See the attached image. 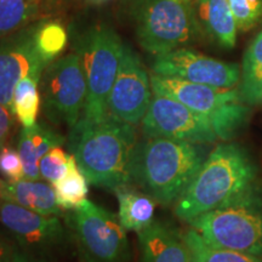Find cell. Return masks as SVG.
Masks as SVG:
<instances>
[{
    "mask_svg": "<svg viewBox=\"0 0 262 262\" xmlns=\"http://www.w3.org/2000/svg\"><path fill=\"white\" fill-rule=\"evenodd\" d=\"M203 146L165 137L137 140L130 160L129 183L160 205L175 204L206 159Z\"/></svg>",
    "mask_w": 262,
    "mask_h": 262,
    "instance_id": "6da1fadb",
    "label": "cell"
},
{
    "mask_svg": "<svg viewBox=\"0 0 262 262\" xmlns=\"http://www.w3.org/2000/svg\"><path fill=\"white\" fill-rule=\"evenodd\" d=\"M137 142L135 125L108 116L97 123L81 118L70 130L68 148L91 185L114 191L129 183Z\"/></svg>",
    "mask_w": 262,
    "mask_h": 262,
    "instance_id": "7a4b0ae2",
    "label": "cell"
},
{
    "mask_svg": "<svg viewBox=\"0 0 262 262\" xmlns=\"http://www.w3.org/2000/svg\"><path fill=\"white\" fill-rule=\"evenodd\" d=\"M257 183V166L237 143L216 146L175 203V215L189 222L238 198Z\"/></svg>",
    "mask_w": 262,
    "mask_h": 262,
    "instance_id": "3957f363",
    "label": "cell"
},
{
    "mask_svg": "<svg viewBox=\"0 0 262 262\" xmlns=\"http://www.w3.org/2000/svg\"><path fill=\"white\" fill-rule=\"evenodd\" d=\"M188 224L214 247L262 256L261 185Z\"/></svg>",
    "mask_w": 262,
    "mask_h": 262,
    "instance_id": "277c9868",
    "label": "cell"
},
{
    "mask_svg": "<svg viewBox=\"0 0 262 262\" xmlns=\"http://www.w3.org/2000/svg\"><path fill=\"white\" fill-rule=\"evenodd\" d=\"M129 11L140 47L155 56L202 38L201 24L191 3L129 0Z\"/></svg>",
    "mask_w": 262,
    "mask_h": 262,
    "instance_id": "5b68a950",
    "label": "cell"
},
{
    "mask_svg": "<svg viewBox=\"0 0 262 262\" xmlns=\"http://www.w3.org/2000/svg\"><path fill=\"white\" fill-rule=\"evenodd\" d=\"M124 42L113 28L96 25L86 29L74 44L86 80L83 119L97 123L108 116V98L116 81Z\"/></svg>",
    "mask_w": 262,
    "mask_h": 262,
    "instance_id": "8992f818",
    "label": "cell"
},
{
    "mask_svg": "<svg viewBox=\"0 0 262 262\" xmlns=\"http://www.w3.org/2000/svg\"><path fill=\"white\" fill-rule=\"evenodd\" d=\"M150 85L153 94L171 97L208 118L220 140H231L249 119L250 108L234 88L225 89L153 73Z\"/></svg>",
    "mask_w": 262,
    "mask_h": 262,
    "instance_id": "52a82bcc",
    "label": "cell"
},
{
    "mask_svg": "<svg viewBox=\"0 0 262 262\" xmlns=\"http://www.w3.org/2000/svg\"><path fill=\"white\" fill-rule=\"evenodd\" d=\"M66 220L83 262H131L129 239L118 215L86 199Z\"/></svg>",
    "mask_w": 262,
    "mask_h": 262,
    "instance_id": "ba28073f",
    "label": "cell"
},
{
    "mask_svg": "<svg viewBox=\"0 0 262 262\" xmlns=\"http://www.w3.org/2000/svg\"><path fill=\"white\" fill-rule=\"evenodd\" d=\"M0 225L29 262H58L74 245L73 235L56 215H40L0 199Z\"/></svg>",
    "mask_w": 262,
    "mask_h": 262,
    "instance_id": "9c48e42d",
    "label": "cell"
},
{
    "mask_svg": "<svg viewBox=\"0 0 262 262\" xmlns=\"http://www.w3.org/2000/svg\"><path fill=\"white\" fill-rule=\"evenodd\" d=\"M44 117L52 125L73 129L86 102V80L75 51L52 61L39 84Z\"/></svg>",
    "mask_w": 262,
    "mask_h": 262,
    "instance_id": "30bf717a",
    "label": "cell"
},
{
    "mask_svg": "<svg viewBox=\"0 0 262 262\" xmlns=\"http://www.w3.org/2000/svg\"><path fill=\"white\" fill-rule=\"evenodd\" d=\"M141 124L143 135L148 137H165L198 145H210L219 140L208 118L163 95H153Z\"/></svg>",
    "mask_w": 262,
    "mask_h": 262,
    "instance_id": "8fae6325",
    "label": "cell"
},
{
    "mask_svg": "<svg viewBox=\"0 0 262 262\" xmlns=\"http://www.w3.org/2000/svg\"><path fill=\"white\" fill-rule=\"evenodd\" d=\"M40 21L0 38V104L11 111L12 95L26 75L41 78L49 62L37 47ZM12 113V112H11Z\"/></svg>",
    "mask_w": 262,
    "mask_h": 262,
    "instance_id": "7c38bea8",
    "label": "cell"
},
{
    "mask_svg": "<svg viewBox=\"0 0 262 262\" xmlns=\"http://www.w3.org/2000/svg\"><path fill=\"white\" fill-rule=\"evenodd\" d=\"M152 97L150 77L145 66L139 55L124 44L122 61L108 98V114L136 126L142 122Z\"/></svg>",
    "mask_w": 262,
    "mask_h": 262,
    "instance_id": "4fadbf2b",
    "label": "cell"
},
{
    "mask_svg": "<svg viewBox=\"0 0 262 262\" xmlns=\"http://www.w3.org/2000/svg\"><path fill=\"white\" fill-rule=\"evenodd\" d=\"M150 68L153 74L225 89H233L241 80L237 63L216 60L186 48L156 55Z\"/></svg>",
    "mask_w": 262,
    "mask_h": 262,
    "instance_id": "5bb4252c",
    "label": "cell"
},
{
    "mask_svg": "<svg viewBox=\"0 0 262 262\" xmlns=\"http://www.w3.org/2000/svg\"><path fill=\"white\" fill-rule=\"evenodd\" d=\"M137 238L142 262H193L185 235L165 222L153 221Z\"/></svg>",
    "mask_w": 262,
    "mask_h": 262,
    "instance_id": "9a60e30c",
    "label": "cell"
},
{
    "mask_svg": "<svg viewBox=\"0 0 262 262\" xmlns=\"http://www.w3.org/2000/svg\"><path fill=\"white\" fill-rule=\"evenodd\" d=\"M0 199L14 203L40 215L61 214L54 186L44 180H4Z\"/></svg>",
    "mask_w": 262,
    "mask_h": 262,
    "instance_id": "2e32d148",
    "label": "cell"
},
{
    "mask_svg": "<svg viewBox=\"0 0 262 262\" xmlns=\"http://www.w3.org/2000/svg\"><path fill=\"white\" fill-rule=\"evenodd\" d=\"M66 137L48 124L37 123L32 127H22L17 140V148L24 163L25 179L41 180L39 163L54 147H61Z\"/></svg>",
    "mask_w": 262,
    "mask_h": 262,
    "instance_id": "e0dca14e",
    "label": "cell"
},
{
    "mask_svg": "<svg viewBox=\"0 0 262 262\" xmlns=\"http://www.w3.org/2000/svg\"><path fill=\"white\" fill-rule=\"evenodd\" d=\"M66 0H0V38L34 22L52 18Z\"/></svg>",
    "mask_w": 262,
    "mask_h": 262,
    "instance_id": "ac0fdd59",
    "label": "cell"
},
{
    "mask_svg": "<svg viewBox=\"0 0 262 262\" xmlns=\"http://www.w3.org/2000/svg\"><path fill=\"white\" fill-rule=\"evenodd\" d=\"M118 199V217L126 232H139L155 221L157 202L142 189L126 183L113 191Z\"/></svg>",
    "mask_w": 262,
    "mask_h": 262,
    "instance_id": "d6986e66",
    "label": "cell"
},
{
    "mask_svg": "<svg viewBox=\"0 0 262 262\" xmlns=\"http://www.w3.org/2000/svg\"><path fill=\"white\" fill-rule=\"evenodd\" d=\"M196 18L202 29L221 48L233 49L237 24L227 0H195Z\"/></svg>",
    "mask_w": 262,
    "mask_h": 262,
    "instance_id": "ffe728a7",
    "label": "cell"
},
{
    "mask_svg": "<svg viewBox=\"0 0 262 262\" xmlns=\"http://www.w3.org/2000/svg\"><path fill=\"white\" fill-rule=\"evenodd\" d=\"M238 90L248 106L262 103V29L244 54L241 88Z\"/></svg>",
    "mask_w": 262,
    "mask_h": 262,
    "instance_id": "44dd1931",
    "label": "cell"
},
{
    "mask_svg": "<svg viewBox=\"0 0 262 262\" xmlns=\"http://www.w3.org/2000/svg\"><path fill=\"white\" fill-rule=\"evenodd\" d=\"M41 78L26 75L16 85L12 95L11 112L24 127H32L37 124L41 107V95L39 84Z\"/></svg>",
    "mask_w": 262,
    "mask_h": 262,
    "instance_id": "7402d4cb",
    "label": "cell"
},
{
    "mask_svg": "<svg viewBox=\"0 0 262 262\" xmlns=\"http://www.w3.org/2000/svg\"><path fill=\"white\" fill-rule=\"evenodd\" d=\"M89 181L86 176L81 171L77 160L70 153L68 159V168L66 175L56 183H54L56 201L61 210L72 211L77 209L81 203L86 201L88 192H89Z\"/></svg>",
    "mask_w": 262,
    "mask_h": 262,
    "instance_id": "603a6c76",
    "label": "cell"
},
{
    "mask_svg": "<svg viewBox=\"0 0 262 262\" xmlns=\"http://www.w3.org/2000/svg\"><path fill=\"white\" fill-rule=\"evenodd\" d=\"M183 235L191 250L193 262H262V256L217 248L206 243L192 227Z\"/></svg>",
    "mask_w": 262,
    "mask_h": 262,
    "instance_id": "cb8c5ba5",
    "label": "cell"
},
{
    "mask_svg": "<svg viewBox=\"0 0 262 262\" xmlns=\"http://www.w3.org/2000/svg\"><path fill=\"white\" fill-rule=\"evenodd\" d=\"M68 35L64 26L55 18L41 19L37 31V47L49 63L55 61L67 47Z\"/></svg>",
    "mask_w": 262,
    "mask_h": 262,
    "instance_id": "d4e9b609",
    "label": "cell"
},
{
    "mask_svg": "<svg viewBox=\"0 0 262 262\" xmlns=\"http://www.w3.org/2000/svg\"><path fill=\"white\" fill-rule=\"evenodd\" d=\"M70 153L64 152L61 147H54L42 157L39 163L40 179L51 185L56 183L67 172Z\"/></svg>",
    "mask_w": 262,
    "mask_h": 262,
    "instance_id": "484cf974",
    "label": "cell"
},
{
    "mask_svg": "<svg viewBox=\"0 0 262 262\" xmlns=\"http://www.w3.org/2000/svg\"><path fill=\"white\" fill-rule=\"evenodd\" d=\"M237 28L248 31L262 18V0H227Z\"/></svg>",
    "mask_w": 262,
    "mask_h": 262,
    "instance_id": "4316f807",
    "label": "cell"
},
{
    "mask_svg": "<svg viewBox=\"0 0 262 262\" xmlns=\"http://www.w3.org/2000/svg\"><path fill=\"white\" fill-rule=\"evenodd\" d=\"M0 173L11 181L25 179L24 163L18 150L8 142L0 147Z\"/></svg>",
    "mask_w": 262,
    "mask_h": 262,
    "instance_id": "83f0119b",
    "label": "cell"
},
{
    "mask_svg": "<svg viewBox=\"0 0 262 262\" xmlns=\"http://www.w3.org/2000/svg\"><path fill=\"white\" fill-rule=\"evenodd\" d=\"M0 262H29L21 248L0 225Z\"/></svg>",
    "mask_w": 262,
    "mask_h": 262,
    "instance_id": "f1b7e54d",
    "label": "cell"
},
{
    "mask_svg": "<svg viewBox=\"0 0 262 262\" xmlns=\"http://www.w3.org/2000/svg\"><path fill=\"white\" fill-rule=\"evenodd\" d=\"M15 119L11 111L0 104V147L5 145L12 135V131L15 129Z\"/></svg>",
    "mask_w": 262,
    "mask_h": 262,
    "instance_id": "f546056e",
    "label": "cell"
},
{
    "mask_svg": "<svg viewBox=\"0 0 262 262\" xmlns=\"http://www.w3.org/2000/svg\"><path fill=\"white\" fill-rule=\"evenodd\" d=\"M178 2H181V3H191L192 0H178Z\"/></svg>",
    "mask_w": 262,
    "mask_h": 262,
    "instance_id": "4dcf8cb0",
    "label": "cell"
},
{
    "mask_svg": "<svg viewBox=\"0 0 262 262\" xmlns=\"http://www.w3.org/2000/svg\"><path fill=\"white\" fill-rule=\"evenodd\" d=\"M3 181H4V180H3V179H0V191H2V186H3Z\"/></svg>",
    "mask_w": 262,
    "mask_h": 262,
    "instance_id": "1f68e13d",
    "label": "cell"
},
{
    "mask_svg": "<svg viewBox=\"0 0 262 262\" xmlns=\"http://www.w3.org/2000/svg\"><path fill=\"white\" fill-rule=\"evenodd\" d=\"M93 2H96V3H101V2H106V0H93Z\"/></svg>",
    "mask_w": 262,
    "mask_h": 262,
    "instance_id": "d6a6232c",
    "label": "cell"
}]
</instances>
